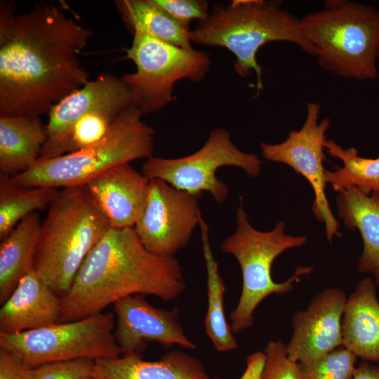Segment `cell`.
I'll list each match as a JSON object with an SVG mask.
<instances>
[{
    "label": "cell",
    "instance_id": "1",
    "mask_svg": "<svg viewBox=\"0 0 379 379\" xmlns=\"http://www.w3.org/2000/svg\"><path fill=\"white\" fill-rule=\"evenodd\" d=\"M15 10L0 4V116L39 117L89 81L79 54L93 32L53 4Z\"/></svg>",
    "mask_w": 379,
    "mask_h": 379
},
{
    "label": "cell",
    "instance_id": "2",
    "mask_svg": "<svg viewBox=\"0 0 379 379\" xmlns=\"http://www.w3.org/2000/svg\"><path fill=\"white\" fill-rule=\"evenodd\" d=\"M185 288L177 258L148 251L133 228H110L85 259L70 289L61 297L58 323L103 312L107 306L133 295H152L171 301Z\"/></svg>",
    "mask_w": 379,
    "mask_h": 379
},
{
    "label": "cell",
    "instance_id": "3",
    "mask_svg": "<svg viewBox=\"0 0 379 379\" xmlns=\"http://www.w3.org/2000/svg\"><path fill=\"white\" fill-rule=\"evenodd\" d=\"M192 43L225 48L235 56L234 69L241 77L256 74L257 92L263 89L262 67L256 55L265 44L288 41L317 56L307 39L300 20L282 8L281 3L264 0H234L214 8L208 17L191 30Z\"/></svg>",
    "mask_w": 379,
    "mask_h": 379
},
{
    "label": "cell",
    "instance_id": "4",
    "mask_svg": "<svg viewBox=\"0 0 379 379\" xmlns=\"http://www.w3.org/2000/svg\"><path fill=\"white\" fill-rule=\"evenodd\" d=\"M109 229L86 185L62 188L41 223L34 270L62 297L89 253Z\"/></svg>",
    "mask_w": 379,
    "mask_h": 379
},
{
    "label": "cell",
    "instance_id": "5",
    "mask_svg": "<svg viewBox=\"0 0 379 379\" xmlns=\"http://www.w3.org/2000/svg\"><path fill=\"white\" fill-rule=\"evenodd\" d=\"M324 5L300 20L305 37L317 49L319 65L345 79L377 78L379 10L347 0Z\"/></svg>",
    "mask_w": 379,
    "mask_h": 379
},
{
    "label": "cell",
    "instance_id": "6",
    "mask_svg": "<svg viewBox=\"0 0 379 379\" xmlns=\"http://www.w3.org/2000/svg\"><path fill=\"white\" fill-rule=\"evenodd\" d=\"M142 115L131 105L117 117L98 142L58 157L39 159L28 171L11 177L13 181L23 186L56 189L86 185L112 167L151 158L154 131L142 120Z\"/></svg>",
    "mask_w": 379,
    "mask_h": 379
},
{
    "label": "cell",
    "instance_id": "7",
    "mask_svg": "<svg viewBox=\"0 0 379 379\" xmlns=\"http://www.w3.org/2000/svg\"><path fill=\"white\" fill-rule=\"evenodd\" d=\"M285 226L280 221L270 231L255 229L240 202L237 210V228L221 244L222 250L237 260L243 278L239 302L230 315L234 333L253 326V313L265 298L291 291L300 277L312 271V267L300 266L286 281L277 283L273 280L271 269L277 257L287 249L303 246L307 241L305 236L286 234Z\"/></svg>",
    "mask_w": 379,
    "mask_h": 379
},
{
    "label": "cell",
    "instance_id": "8",
    "mask_svg": "<svg viewBox=\"0 0 379 379\" xmlns=\"http://www.w3.org/2000/svg\"><path fill=\"white\" fill-rule=\"evenodd\" d=\"M126 58L136 67L135 72L120 78L128 89L131 105L142 114L162 109L173 100L176 82H201L210 69V55L164 42L141 32L133 33Z\"/></svg>",
    "mask_w": 379,
    "mask_h": 379
},
{
    "label": "cell",
    "instance_id": "9",
    "mask_svg": "<svg viewBox=\"0 0 379 379\" xmlns=\"http://www.w3.org/2000/svg\"><path fill=\"white\" fill-rule=\"evenodd\" d=\"M115 326L114 314L101 312L18 333H0V349L30 367L81 358H116L121 352L114 336Z\"/></svg>",
    "mask_w": 379,
    "mask_h": 379
},
{
    "label": "cell",
    "instance_id": "10",
    "mask_svg": "<svg viewBox=\"0 0 379 379\" xmlns=\"http://www.w3.org/2000/svg\"><path fill=\"white\" fill-rule=\"evenodd\" d=\"M262 164L256 155L239 149L227 130L215 128L197 152L176 159L152 157L143 164L142 173L149 179H160L199 198L204 192H208L217 202L222 203L229 195V190L217 178V170L236 166L255 178L260 173Z\"/></svg>",
    "mask_w": 379,
    "mask_h": 379
},
{
    "label": "cell",
    "instance_id": "11",
    "mask_svg": "<svg viewBox=\"0 0 379 379\" xmlns=\"http://www.w3.org/2000/svg\"><path fill=\"white\" fill-rule=\"evenodd\" d=\"M320 111L319 103L308 102L305 121L300 130L291 131L282 142H262L260 147L265 159L288 165L309 182L314 193L313 213L324 223L326 237L331 241L334 236L340 234L338 221L330 208L325 192L327 183L324 149L330 121L324 119L319 123Z\"/></svg>",
    "mask_w": 379,
    "mask_h": 379
},
{
    "label": "cell",
    "instance_id": "12",
    "mask_svg": "<svg viewBox=\"0 0 379 379\" xmlns=\"http://www.w3.org/2000/svg\"><path fill=\"white\" fill-rule=\"evenodd\" d=\"M199 198L160 179H149L147 197L133 229L144 246L163 256H174L190 241L202 217Z\"/></svg>",
    "mask_w": 379,
    "mask_h": 379
},
{
    "label": "cell",
    "instance_id": "13",
    "mask_svg": "<svg viewBox=\"0 0 379 379\" xmlns=\"http://www.w3.org/2000/svg\"><path fill=\"white\" fill-rule=\"evenodd\" d=\"M113 306L114 336L121 356L140 354L148 343H157L165 347L178 345L188 350L197 348L183 330L178 309L156 307L142 295L128 296Z\"/></svg>",
    "mask_w": 379,
    "mask_h": 379
},
{
    "label": "cell",
    "instance_id": "14",
    "mask_svg": "<svg viewBox=\"0 0 379 379\" xmlns=\"http://www.w3.org/2000/svg\"><path fill=\"white\" fill-rule=\"evenodd\" d=\"M346 300L343 291L326 288L312 298L306 310L295 313L293 333L286 345L291 360L308 364L343 346L342 317Z\"/></svg>",
    "mask_w": 379,
    "mask_h": 379
},
{
    "label": "cell",
    "instance_id": "15",
    "mask_svg": "<svg viewBox=\"0 0 379 379\" xmlns=\"http://www.w3.org/2000/svg\"><path fill=\"white\" fill-rule=\"evenodd\" d=\"M149 179L129 163L102 173L86 187L111 229L133 228L143 210Z\"/></svg>",
    "mask_w": 379,
    "mask_h": 379
},
{
    "label": "cell",
    "instance_id": "16",
    "mask_svg": "<svg viewBox=\"0 0 379 379\" xmlns=\"http://www.w3.org/2000/svg\"><path fill=\"white\" fill-rule=\"evenodd\" d=\"M131 105V94L121 78L104 73L55 104L48 112L47 140H53L78 119L93 112L118 116Z\"/></svg>",
    "mask_w": 379,
    "mask_h": 379
},
{
    "label": "cell",
    "instance_id": "17",
    "mask_svg": "<svg viewBox=\"0 0 379 379\" xmlns=\"http://www.w3.org/2000/svg\"><path fill=\"white\" fill-rule=\"evenodd\" d=\"M61 297L32 270L0 309V333L14 334L59 322Z\"/></svg>",
    "mask_w": 379,
    "mask_h": 379
},
{
    "label": "cell",
    "instance_id": "18",
    "mask_svg": "<svg viewBox=\"0 0 379 379\" xmlns=\"http://www.w3.org/2000/svg\"><path fill=\"white\" fill-rule=\"evenodd\" d=\"M95 379H211L197 358L180 350L168 352L157 361L140 354L95 360Z\"/></svg>",
    "mask_w": 379,
    "mask_h": 379
},
{
    "label": "cell",
    "instance_id": "19",
    "mask_svg": "<svg viewBox=\"0 0 379 379\" xmlns=\"http://www.w3.org/2000/svg\"><path fill=\"white\" fill-rule=\"evenodd\" d=\"M376 284L362 279L347 298L343 317V347L364 361L379 363V301Z\"/></svg>",
    "mask_w": 379,
    "mask_h": 379
},
{
    "label": "cell",
    "instance_id": "20",
    "mask_svg": "<svg viewBox=\"0 0 379 379\" xmlns=\"http://www.w3.org/2000/svg\"><path fill=\"white\" fill-rule=\"evenodd\" d=\"M47 138L39 117L0 116V173L13 177L30 169Z\"/></svg>",
    "mask_w": 379,
    "mask_h": 379
},
{
    "label": "cell",
    "instance_id": "21",
    "mask_svg": "<svg viewBox=\"0 0 379 379\" xmlns=\"http://www.w3.org/2000/svg\"><path fill=\"white\" fill-rule=\"evenodd\" d=\"M338 214L350 230L361 234L364 248L357 269L371 272L379 286V193L366 194L355 187L339 192Z\"/></svg>",
    "mask_w": 379,
    "mask_h": 379
},
{
    "label": "cell",
    "instance_id": "22",
    "mask_svg": "<svg viewBox=\"0 0 379 379\" xmlns=\"http://www.w3.org/2000/svg\"><path fill=\"white\" fill-rule=\"evenodd\" d=\"M41 223L36 212L23 218L0 245V302L8 298L20 279L34 270Z\"/></svg>",
    "mask_w": 379,
    "mask_h": 379
},
{
    "label": "cell",
    "instance_id": "23",
    "mask_svg": "<svg viewBox=\"0 0 379 379\" xmlns=\"http://www.w3.org/2000/svg\"><path fill=\"white\" fill-rule=\"evenodd\" d=\"M199 225L207 274L208 306L204 320L205 331L217 351L229 352L237 349L238 345L225 317V285L220 275L218 264L210 245L207 224L202 217Z\"/></svg>",
    "mask_w": 379,
    "mask_h": 379
},
{
    "label": "cell",
    "instance_id": "24",
    "mask_svg": "<svg viewBox=\"0 0 379 379\" xmlns=\"http://www.w3.org/2000/svg\"><path fill=\"white\" fill-rule=\"evenodd\" d=\"M115 5L132 33L144 32L182 48H193L191 30L171 18L154 0H118Z\"/></svg>",
    "mask_w": 379,
    "mask_h": 379
},
{
    "label": "cell",
    "instance_id": "25",
    "mask_svg": "<svg viewBox=\"0 0 379 379\" xmlns=\"http://www.w3.org/2000/svg\"><path fill=\"white\" fill-rule=\"evenodd\" d=\"M58 190L15 184L0 173V239L6 238L26 216L48 208Z\"/></svg>",
    "mask_w": 379,
    "mask_h": 379
},
{
    "label": "cell",
    "instance_id": "26",
    "mask_svg": "<svg viewBox=\"0 0 379 379\" xmlns=\"http://www.w3.org/2000/svg\"><path fill=\"white\" fill-rule=\"evenodd\" d=\"M327 152L343 162V167L325 171L326 183L333 190L341 192L355 187L366 194L379 193V157L375 159L360 157L354 147L345 149L334 140H326Z\"/></svg>",
    "mask_w": 379,
    "mask_h": 379
},
{
    "label": "cell",
    "instance_id": "27",
    "mask_svg": "<svg viewBox=\"0 0 379 379\" xmlns=\"http://www.w3.org/2000/svg\"><path fill=\"white\" fill-rule=\"evenodd\" d=\"M117 117L100 111L84 115L59 137L46 140L39 159L58 157L98 142L105 136Z\"/></svg>",
    "mask_w": 379,
    "mask_h": 379
},
{
    "label": "cell",
    "instance_id": "28",
    "mask_svg": "<svg viewBox=\"0 0 379 379\" xmlns=\"http://www.w3.org/2000/svg\"><path fill=\"white\" fill-rule=\"evenodd\" d=\"M357 357L340 346L316 361L301 365L304 379H352Z\"/></svg>",
    "mask_w": 379,
    "mask_h": 379
},
{
    "label": "cell",
    "instance_id": "29",
    "mask_svg": "<svg viewBox=\"0 0 379 379\" xmlns=\"http://www.w3.org/2000/svg\"><path fill=\"white\" fill-rule=\"evenodd\" d=\"M95 360L81 358L29 367L27 379H84L91 376Z\"/></svg>",
    "mask_w": 379,
    "mask_h": 379
},
{
    "label": "cell",
    "instance_id": "30",
    "mask_svg": "<svg viewBox=\"0 0 379 379\" xmlns=\"http://www.w3.org/2000/svg\"><path fill=\"white\" fill-rule=\"evenodd\" d=\"M264 352L267 360L262 379H304L300 364L288 358L281 340H269Z\"/></svg>",
    "mask_w": 379,
    "mask_h": 379
},
{
    "label": "cell",
    "instance_id": "31",
    "mask_svg": "<svg viewBox=\"0 0 379 379\" xmlns=\"http://www.w3.org/2000/svg\"><path fill=\"white\" fill-rule=\"evenodd\" d=\"M154 1L171 18L189 29L192 20H204L210 14L208 4L204 0Z\"/></svg>",
    "mask_w": 379,
    "mask_h": 379
},
{
    "label": "cell",
    "instance_id": "32",
    "mask_svg": "<svg viewBox=\"0 0 379 379\" xmlns=\"http://www.w3.org/2000/svg\"><path fill=\"white\" fill-rule=\"evenodd\" d=\"M29 367L11 352L0 349V379H27Z\"/></svg>",
    "mask_w": 379,
    "mask_h": 379
},
{
    "label": "cell",
    "instance_id": "33",
    "mask_svg": "<svg viewBox=\"0 0 379 379\" xmlns=\"http://www.w3.org/2000/svg\"><path fill=\"white\" fill-rule=\"evenodd\" d=\"M265 352H257L247 357L246 368L239 379H262L266 365Z\"/></svg>",
    "mask_w": 379,
    "mask_h": 379
},
{
    "label": "cell",
    "instance_id": "34",
    "mask_svg": "<svg viewBox=\"0 0 379 379\" xmlns=\"http://www.w3.org/2000/svg\"><path fill=\"white\" fill-rule=\"evenodd\" d=\"M352 379H379V364L375 366L366 361H361L355 368Z\"/></svg>",
    "mask_w": 379,
    "mask_h": 379
},
{
    "label": "cell",
    "instance_id": "35",
    "mask_svg": "<svg viewBox=\"0 0 379 379\" xmlns=\"http://www.w3.org/2000/svg\"><path fill=\"white\" fill-rule=\"evenodd\" d=\"M84 379H95V378H93L92 376H89V377L85 378Z\"/></svg>",
    "mask_w": 379,
    "mask_h": 379
}]
</instances>
